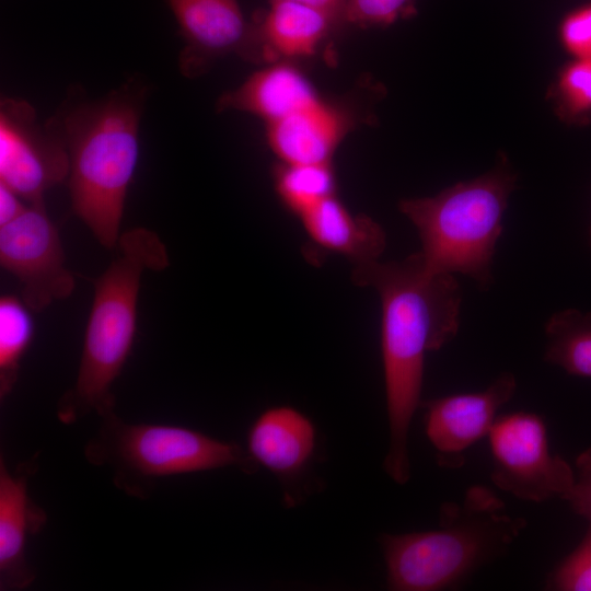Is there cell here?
<instances>
[{"mask_svg": "<svg viewBox=\"0 0 591 591\" xmlns=\"http://www.w3.org/2000/svg\"><path fill=\"white\" fill-rule=\"evenodd\" d=\"M351 280L381 301V355L390 442L383 467L393 482L410 478L408 437L420 406L425 358L453 339L462 294L452 274L431 269L419 252L402 260L355 265Z\"/></svg>", "mask_w": 591, "mask_h": 591, "instance_id": "1", "label": "cell"}, {"mask_svg": "<svg viewBox=\"0 0 591 591\" xmlns=\"http://www.w3.org/2000/svg\"><path fill=\"white\" fill-rule=\"evenodd\" d=\"M116 247L115 258L94 283L74 384L57 404V418L65 425L92 413L103 417L114 412L112 387L135 341L141 277L170 263L159 235L146 228L123 233Z\"/></svg>", "mask_w": 591, "mask_h": 591, "instance_id": "2", "label": "cell"}, {"mask_svg": "<svg viewBox=\"0 0 591 591\" xmlns=\"http://www.w3.org/2000/svg\"><path fill=\"white\" fill-rule=\"evenodd\" d=\"M143 91L126 85L69 111L58 125L69 154L73 212L97 242L115 248L138 161Z\"/></svg>", "mask_w": 591, "mask_h": 591, "instance_id": "3", "label": "cell"}, {"mask_svg": "<svg viewBox=\"0 0 591 591\" xmlns=\"http://www.w3.org/2000/svg\"><path fill=\"white\" fill-rule=\"evenodd\" d=\"M526 523L503 513L488 488L473 486L461 503L447 502L434 530L383 533L379 544L393 591H439L507 552Z\"/></svg>", "mask_w": 591, "mask_h": 591, "instance_id": "4", "label": "cell"}, {"mask_svg": "<svg viewBox=\"0 0 591 591\" xmlns=\"http://www.w3.org/2000/svg\"><path fill=\"white\" fill-rule=\"evenodd\" d=\"M517 181L507 157L500 155L490 171L473 179L434 196L401 200L398 209L417 229L419 253L428 267L489 287L503 215Z\"/></svg>", "mask_w": 591, "mask_h": 591, "instance_id": "5", "label": "cell"}, {"mask_svg": "<svg viewBox=\"0 0 591 591\" xmlns=\"http://www.w3.org/2000/svg\"><path fill=\"white\" fill-rule=\"evenodd\" d=\"M102 418L84 447V457L113 473V484L125 494L147 499L160 478L237 467L256 468L247 450L233 441L175 425L130 424L115 412Z\"/></svg>", "mask_w": 591, "mask_h": 591, "instance_id": "6", "label": "cell"}, {"mask_svg": "<svg viewBox=\"0 0 591 591\" xmlns=\"http://www.w3.org/2000/svg\"><path fill=\"white\" fill-rule=\"evenodd\" d=\"M490 478L501 490L525 501L563 498L575 471L551 450L544 419L531 412L498 416L489 434Z\"/></svg>", "mask_w": 591, "mask_h": 591, "instance_id": "7", "label": "cell"}, {"mask_svg": "<svg viewBox=\"0 0 591 591\" xmlns=\"http://www.w3.org/2000/svg\"><path fill=\"white\" fill-rule=\"evenodd\" d=\"M0 264L18 279L21 298L32 311H43L74 289L58 230L44 204H28L18 218L0 225Z\"/></svg>", "mask_w": 591, "mask_h": 591, "instance_id": "8", "label": "cell"}, {"mask_svg": "<svg viewBox=\"0 0 591 591\" xmlns=\"http://www.w3.org/2000/svg\"><path fill=\"white\" fill-rule=\"evenodd\" d=\"M69 154L56 126L42 127L23 100L3 99L0 106V183L28 204L69 175Z\"/></svg>", "mask_w": 591, "mask_h": 591, "instance_id": "9", "label": "cell"}, {"mask_svg": "<svg viewBox=\"0 0 591 591\" xmlns=\"http://www.w3.org/2000/svg\"><path fill=\"white\" fill-rule=\"evenodd\" d=\"M515 389V376L505 372L483 391L425 402V432L439 465L451 468L463 465L465 451L488 437L499 409L512 398Z\"/></svg>", "mask_w": 591, "mask_h": 591, "instance_id": "10", "label": "cell"}, {"mask_svg": "<svg viewBox=\"0 0 591 591\" xmlns=\"http://www.w3.org/2000/svg\"><path fill=\"white\" fill-rule=\"evenodd\" d=\"M38 455L10 470L0 456V590L30 587L36 572L26 558V545L47 523V513L31 497L28 483L38 468Z\"/></svg>", "mask_w": 591, "mask_h": 591, "instance_id": "11", "label": "cell"}, {"mask_svg": "<svg viewBox=\"0 0 591 591\" xmlns=\"http://www.w3.org/2000/svg\"><path fill=\"white\" fill-rule=\"evenodd\" d=\"M186 43L181 70L193 77L216 58L237 53L247 58L253 23L246 21L237 0H169Z\"/></svg>", "mask_w": 591, "mask_h": 591, "instance_id": "12", "label": "cell"}, {"mask_svg": "<svg viewBox=\"0 0 591 591\" xmlns=\"http://www.w3.org/2000/svg\"><path fill=\"white\" fill-rule=\"evenodd\" d=\"M339 25L312 7L270 0L267 11L253 23L247 59L270 63L311 57Z\"/></svg>", "mask_w": 591, "mask_h": 591, "instance_id": "13", "label": "cell"}, {"mask_svg": "<svg viewBox=\"0 0 591 591\" xmlns=\"http://www.w3.org/2000/svg\"><path fill=\"white\" fill-rule=\"evenodd\" d=\"M316 444L313 421L301 410L278 405L263 410L246 436V450L255 462L283 483L297 478L310 463Z\"/></svg>", "mask_w": 591, "mask_h": 591, "instance_id": "14", "label": "cell"}, {"mask_svg": "<svg viewBox=\"0 0 591 591\" xmlns=\"http://www.w3.org/2000/svg\"><path fill=\"white\" fill-rule=\"evenodd\" d=\"M352 127L346 108L321 100L267 124V142L282 163L328 164Z\"/></svg>", "mask_w": 591, "mask_h": 591, "instance_id": "15", "label": "cell"}, {"mask_svg": "<svg viewBox=\"0 0 591 591\" xmlns=\"http://www.w3.org/2000/svg\"><path fill=\"white\" fill-rule=\"evenodd\" d=\"M321 100L306 76L291 61L281 60L270 62L235 90L223 93L217 108L246 112L270 124Z\"/></svg>", "mask_w": 591, "mask_h": 591, "instance_id": "16", "label": "cell"}, {"mask_svg": "<svg viewBox=\"0 0 591 591\" xmlns=\"http://www.w3.org/2000/svg\"><path fill=\"white\" fill-rule=\"evenodd\" d=\"M311 241L339 254L354 266L378 260L386 246L380 223L366 215H354L332 196L299 218Z\"/></svg>", "mask_w": 591, "mask_h": 591, "instance_id": "17", "label": "cell"}, {"mask_svg": "<svg viewBox=\"0 0 591 591\" xmlns=\"http://www.w3.org/2000/svg\"><path fill=\"white\" fill-rule=\"evenodd\" d=\"M544 360L568 374L591 378V311L565 309L545 324Z\"/></svg>", "mask_w": 591, "mask_h": 591, "instance_id": "18", "label": "cell"}, {"mask_svg": "<svg viewBox=\"0 0 591 591\" xmlns=\"http://www.w3.org/2000/svg\"><path fill=\"white\" fill-rule=\"evenodd\" d=\"M274 184L280 201L298 218L336 195V178L332 163L280 162L274 170Z\"/></svg>", "mask_w": 591, "mask_h": 591, "instance_id": "19", "label": "cell"}, {"mask_svg": "<svg viewBox=\"0 0 591 591\" xmlns=\"http://www.w3.org/2000/svg\"><path fill=\"white\" fill-rule=\"evenodd\" d=\"M23 299L13 294L0 298V397L12 392L21 361L34 336V320Z\"/></svg>", "mask_w": 591, "mask_h": 591, "instance_id": "20", "label": "cell"}, {"mask_svg": "<svg viewBox=\"0 0 591 591\" xmlns=\"http://www.w3.org/2000/svg\"><path fill=\"white\" fill-rule=\"evenodd\" d=\"M546 99L564 124L591 125V58L565 62L549 84Z\"/></svg>", "mask_w": 591, "mask_h": 591, "instance_id": "21", "label": "cell"}, {"mask_svg": "<svg viewBox=\"0 0 591 591\" xmlns=\"http://www.w3.org/2000/svg\"><path fill=\"white\" fill-rule=\"evenodd\" d=\"M414 13V0H347L346 24L386 27Z\"/></svg>", "mask_w": 591, "mask_h": 591, "instance_id": "22", "label": "cell"}, {"mask_svg": "<svg viewBox=\"0 0 591 591\" xmlns=\"http://www.w3.org/2000/svg\"><path fill=\"white\" fill-rule=\"evenodd\" d=\"M548 587L558 591H591V524L577 547L553 571Z\"/></svg>", "mask_w": 591, "mask_h": 591, "instance_id": "23", "label": "cell"}, {"mask_svg": "<svg viewBox=\"0 0 591 591\" xmlns=\"http://www.w3.org/2000/svg\"><path fill=\"white\" fill-rule=\"evenodd\" d=\"M558 40L572 59L591 58V2L568 11L558 24Z\"/></svg>", "mask_w": 591, "mask_h": 591, "instance_id": "24", "label": "cell"}, {"mask_svg": "<svg viewBox=\"0 0 591 591\" xmlns=\"http://www.w3.org/2000/svg\"><path fill=\"white\" fill-rule=\"evenodd\" d=\"M563 499L591 524V447L577 456L575 480Z\"/></svg>", "mask_w": 591, "mask_h": 591, "instance_id": "25", "label": "cell"}, {"mask_svg": "<svg viewBox=\"0 0 591 591\" xmlns=\"http://www.w3.org/2000/svg\"><path fill=\"white\" fill-rule=\"evenodd\" d=\"M22 198L9 186L0 183V225L18 218L27 207Z\"/></svg>", "mask_w": 591, "mask_h": 591, "instance_id": "26", "label": "cell"}, {"mask_svg": "<svg viewBox=\"0 0 591 591\" xmlns=\"http://www.w3.org/2000/svg\"><path fill=\"white\" fill-rule=\"evenodd\" d=\"M292 1L317 9L337 21L340 25L346 24L345 11L347 0H280Z\"/></svg>", "mask_w": 591, "mask_h": 591, "instance_id": "27", "label": "cell"}, {"mask_svg": "<svg viewBox=\"0 0 591 591\" xmlns=\"http://www.w3.org/2000/svg\"><path fill=\"white\" fill-rule=\"evenodd\" d=\"M589 239H590V244H591V225H590V229H589Z\"/></svg>", "mask_w": 591, "mask_h": 591, "instance_id": "28", "label": "cell"}]
</instances>
